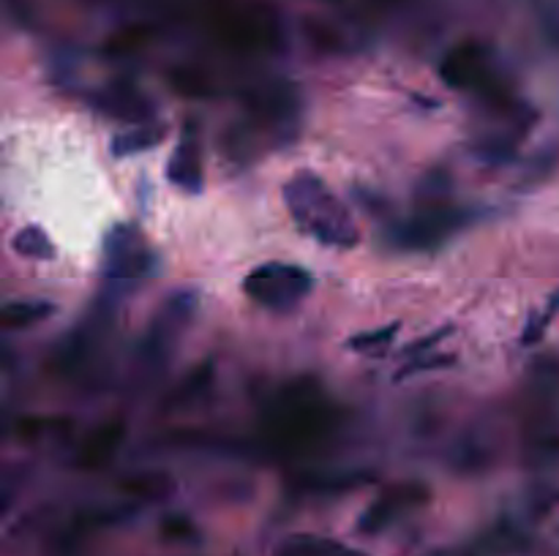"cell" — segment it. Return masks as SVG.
<instances>
[{
  "label": "cell",
  "mask_w": 559,
  "mask_h": 556,
  "mask_svg": "<svg viewBox=\"0 0 559 556\" xmlns=\"http://www.w3.org/2000/svg\"><path fill=\"white\" fill-rule=\"evenodd\" d=\"M336 428V412L323 401L317 387L297 382L281 392L268 418V442L274 450L297 452L319 445Z\"/></svg>",
  "instance_id": "cell-2"
},
{
  "label": "cell",
  "mask_w": 559,
  "mask_h": 556,
  "mask_svg": "<svg viewBox=\"0 0 559 556\" xmlns=\"http://www.w3.org/2000/svg\"><path fill=\"white\" fill-rule=\"evenodd\" d=\"M312 273L287 262H265L243 278V292L265 309L284 311L312 292Z\"/></svg>",
  "instance_id": "cell-3"
},
{
  "label": "cell",
  "mask_w": 559,
  "mask_h": 556,
  "mask_svg": "<svg viewBox=\"0 0 559 556\" xmlns=\"http://www.w3.org/2000/svg\"><path fill=\"white\" fill-rule=\"evenodd\" d=\"M52 311H56V305L47 303V300H12V303L3 305V327L23 330V327H31L50 316Z\"/></svg>",
  "instance_id": "cell-14"
},
{
  "label": "cell",
  "mask_w": 559,
  "mask_h": 556,
  "mask_svg": "<svg viewBox=\"0 0 559 556\" xmlns=\"http://www.w3.org/2000/svg\"><path fill=\"white\" fill-rule=\"evenodd\" d=\"M439 76L445 85L459 87V90H472L491 82L488 76V49L477 41H464L450 49L439 63Z\"/></svg>",
  "instance_id": "cell-6"
},
{
  "label": "cell",
  "mask_w": 559,
  "mask_h": 556,
  "mask_svg": "<svg viewBox=\"0 0 559 556\" xmlns=\"http://www.w3.org/2000/svg\"><path fill=\"white\" fill-rule=\"evenodd\" d=\"M145 36H148L145 31H126L123 36L112 38L110 47H107V49H110L112 55H126V52H132L134 47H139V44L145 41Z\"/></svg>",
  "instance_id": "cell-21"
},
{
  "label": "cell",
  "mask_w": 559,
  "mask_h": 556,
  "mask_svg": "<svg viewBox=\"0 0 559 556\" xmlns=\"http://www.w3.org/2000/svg\"><path fill=\"white\" fill-rule=\"evenodd\" d=\"M276 556H361L357 551L336 543V540L312 537V534H295L279 545Z\"/></svg>",
  "instance_id": "cell-13"
},
{
  "label": "cell",
  "mask_w": 559,
  "mask_h": 556,
  "mask_svg": "<svg viewBox=\"0 0 559 556\" xmlns=\"http://www.w3.org/2000/svg\"><path fill=\"white\" fill-rule=\"evenodd\" d=\"M284 202L303 234L330 249H350L357 243V227L344 202L314 172L292 174L284 185Z\"/></svg>",
  "instance_id": "cell-1"
},
{
  "label": "cell",
  "mask_w": 559,
  "mask_h": 556,
  "mask_svg": "<svg viewBox=\"0 0 559 556\" xmlns=\"http://www.w3.org/2000/svg\"><path fill=\"white\" fill-rule=\"evenodd\" d=\"M126 491H134V494H139V496H150V494H161V491H167L170 488V483H167L165 478H161V474H145V478H132V480H126Z\"/></svg>",
  "instance_id": "cell-20"
},
{
  "label": "cell",
  "mask_w": 559,
  "mask_h": 556,
  "mask_svg": "<svg viewBox=\"0 0 559 556\" xmlns=\"http://www.w3.org/2000/svg\"><path fill=\"white\" fill-rule=\"evenodd\" d=\"M210 376H214V368H210V363L197 365V368H194L192 374H189L186 379L181 382V387H178V390L172 392L170 403H189V401H194V398H197L199 392H205V387H208Z\"/></svg>",
  "instance_id": "cell-17"
},
{
  "label": "cell",
  "mask_w": 559,
  "mask_h": 556,
  "mask_svg": "<svg viewBox=\"0 0 559 556\" xmlns=\"http://www.w3.org/2000/svg\"><path fill=\"white\" fill-rule=\"evenodd\" d=\"M172 87H175L178 93H183V96H192V98L208 96L210 93L208 82H205L203 76L194 74V71H183V69L172 74Z\"/></svg>",
  "instance_id": "cell-19"
},
{
  "label": "cell",
  "mask_w": 559,
  "mask_h": 556,
  "mask_svg": "<svg viewBox=\"0 0 559 556\" xmlns=\"http://www.w3.org/2000/svg\"><path fill=\"white\" fill-rule=\"evenodd\" d=\"M423 494H426V491H423L421 485H412V483L399 485V488H390L388 494H382V499H377L372 507H368L366 516H363L361 521V529L363 532H377V529H382L385 523L401 510V507L415 505L417 499H423Z\"/></svg>",
  "instance_id": "cell-11"
},
{
  "label": "cell",
  "mask_w": 559,
  "mask_h": 556,
  "mask_svg": "<svg viewBox=\"0 0 559 556\" xmlns=\"http://www.w3.org/2000/svg\"><path fill=\"white\" fill-rule=\"evenodd\" d=\"M101 107H105L107 114L129 125H143L154 120V107L134 87H112L101 96Z\"/></svg>",
  "instance_id": "cell-10"
},
{
  "label": "cell",
  "mask_w": 559,
  "mask_h": 556,
  "mask_svg": "<svg viewBox=\"0 0 559 556\" xmlns=\"http://www.w3.org/2000/svg\"><path fill=\"white\" fill-rule=\"evenodd\" d=\"M165 532L172 534V537H192L194 527L186 521V518H167L165 521Z\"/></svg>",
  "instance_id": "cell-22"
},
{
  "label": "cell",
  "mask_w": 559,
  "mask_h": 556,
  "mask_svg": "<svg viewBox=\"0 0 559 556\" xmlns=\"http://www.w3.org/2000/svg\"><path fill=\"white\" fill-rule=\"evenodd\" d=\"M214 27L216 36L238 52H265L279 44V25L265 9L230 5V9L216 11Z\"/></svg>",
  "instance_id": "cell-4"
},
{
  "label": "cell",
  "mask_w": 559,
  "mask_h": 556,
  "mask_svg": "<svg viewBox=\"0 0 559 556\" xmlns=\"http://www.w3.org/2000/svg\"><path fill=\"white\" fill-rule=\"evenodd\" d=\"M551 311H559V294L551 300Z\"/></svg>",
  "instance_id": "cell-23"
},
{
  "label": "cell",
  "mask_w": 559,
  "mask_h": 556,
  "mask_svg": "<svg viewBox=\"0 0 559 556\" xmlns=\"http://www.w3.org/2000/svg\"><path fill=\"white\" fill-rule=\"evenodd\" d=\"M170 180L181 185L189 194H197L203 189V164H199V142L194 136L192 125H186L178 140L175 153L170 158Z\"/></svg>",
  "instance_id": "cell-9"
},
{
  "label": "cell",
  "mask_w": 559,
  "mask_h": 556,
  "mask_svg": "<svg viewBox=\"0 0 559 556\" xmlns=\"http://www.w3.org/2000/svg\"><path fill=\"white\" fill-rule=\"evenodd\" d=\"M161 140H165V129L161 125H132V129L123 131V134H118L112 140V150H116V156H132V153L148 150V147H154Z\"/></svg>",
  "instance_id": "cell-15"
},
{
  "label": "cell",
  "mask_w": 559,
  "mask_h": 556,
  "mask_svg": "<svg viewBox=\"0 0 559 556\" xmlns=\"http://www.w3.org/2000/svg\"><path fill=\"white\" fill-rule=\"evenodd\" d=\"M455 227H459V213L448 210V207H432L406 223L401 232V243L406 249H432Z\"/></svg>",
  "instance_id": "cell-8"
},
{
  "label": "cell",
  "mask_w": 559,
  "mask_h": 556,
  "mask_svg": "<svg viewBox=\"0 0 559 556\" xmlns=\"http://www.w3.org/2000/svg\"><path fill=\"white\" fill-rule=\"evenodd\" d=\"M150 270V254L137 243L134 234L126 229H118L110 238L107 249V287L110 292H129L134 283L145 278Z\"/></svg>",
  "instance_id": "cell-5"
},
{
  "label": "cell",
  "mask_w": 559,
  "mask_h": 556,
  "mask_svg": "<svg viewBox=\"0 0 559 556\" xmlns=\"http://www.w3.org/2000/svg\"><path fill=\"white\" fill-rule=\"evenodd\" d=\"M14 251L23 256H31V259H50L56 254L50 238L41 232L39 227H25L14 234Z\"/></svg>",
  "instance_id": "cell-16"
},
{
  "label": "cell",
  "mask_w": 559,
  "mask_h": 556,
  "mask_svg": "<svg viewBox=\"0 0 559 556\" xmlns=\"http://www.w3.org/2000/svg\"><path fill=\"white\" fill-rule=\"evenodd\" d=\"M123 431H126V425H123L121 420H112V423L99 425V428H96L94 434L88 436V442L83 445L80 463L88 469L105 467V463L116 456L118 445L123 442Z\"/></svg>",
  "instance_id": "cell-12"
},
{
  "label": "cell",
  "mask_w": 559,
  "mask_h": 556,
  "mask_svg": "<svg viewBox=\"0 0 559 556\" xmlns=\"http://www.w3.org/2000/svg\"><path fill=\"white\" fill-rule=\"evenodd\" d=\"M396 333H399V322H396V325H388V327H379V330L361 333V336L350 338V341H347V347L355 349V352H379V349H385L390 341H393Z\"/></svg>",
  "instance_id": "cell-18"
},
{
  "label": "cell",
  "mask_w": 559,
  "mask_h": 556,
  "mask_svg": "<svg viewBox=\"0 0 559 556\" xmlns=\"http://www.w3.org/2000/svg\"><path fill=\"white\" fill-rule=\"evenodd\" d=\"M192 311H194L192 294H178V298H170V303L165 305L159 319L150 325L148 338H145L143 343V352L148 354V358H159V354L170 347L172 336H178V330L192 319Z\"/></svg>",
  "instance_id": "cell-7"
}]
</instances>
